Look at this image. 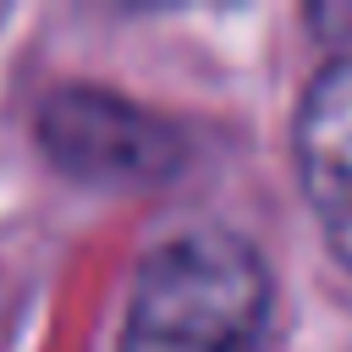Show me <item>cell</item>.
<instances>
[{"mask_svg": "<svg viewBox=\"0 0 352 352\" xmlns=\"http://www.w3.org/2000/svg\"><path fill=\"white\" fill-rule=\"evenodd\" d=\"M270 324V258L236 226L198 220L138 258L116 352H264Z\"/></svg>", "mask_w": 352, "mask_h": 352, "instance_id": "6da1fadb", "label": "cell"}, {"mask_svg": "<svg viewBox=\"0 0 352 352\" xmlns=\"http://www.w3.org/2000/svg\"><path fill=\"white\" fill-rule=\"evenodd\" d=\"M33 143L66 182L110 192L165 187L192 160L182 121L104 82H55L33 104Z\"/></svg>", "mask_w": 352, "mask_h": 352, "instance_id": "7a4b0ae2", "label": "cell"}, {"mask_svg": "<svg viewBox=\"0 0 352 352\" xmlns=\"http://www.w3.org/2000/svg\"><path fill=\"white\" fill-rule=\"evenodd\" d=\"M292 165L324 248L352 270V50L308 77L292 116Z\"/></svg>", "mask_w": 352, "mask_h": 352, "instance_id": "3957f363", "label": "cell"}]
</instances>
